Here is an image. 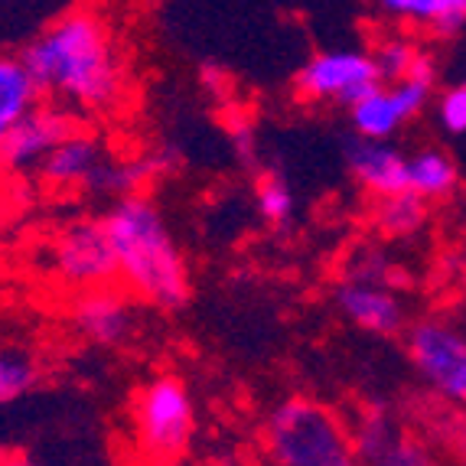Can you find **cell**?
I'll list each match as a JSON object with an SVG mask.
<instances>
[{"instance_id":"e0dca14e","label":"cell","mask_w":466,"mask_h":466,"mask_svg":"<svg viewBox=\"0 0 466 466\" xmlns=\"http://www.w3.org/2000/svg\"><path fill=\"white\" fill-rule=\"evenodd\" d=\"M375 66H379L381 82H398V78H437V63L431 59L420 43L411 36V30H395L385 39H379V46L372 49Z\"/></svg>"},{"instance_id":"52a82bcc","label":"cell","mask_w":466,"mask_h":466,"mask_svg":"<svg viewBox=\"0 0 466 466\" xmlns=\"http://www.w3.org/2000/svg\"><path fill=\"white\" fill-rule=\"evenodd\" d=\"M49 271L72 290L108 288L117 280V258L101 218H78L49 245Z\"/></svg>"},{"instance_id":"2e32d148","label":"cell","mask_w":466,"mask_h":466,"mask_svg":"<svg viewBox=\"0 0 466 466\" xmlns=\"http://www.w3.org/2000/svg\"><path fill=\"white\" fill-rule=\"evenodd\" d=\"M43 101L36 78L26 69L24 56L0 53V147L10 137L26 111H33Z\"/></svg>"},{"instance_id":"5b68a950","label":"cell","mask_w":466,"mask_h":466,"mask_svg":"<svg viewBox=\"0 0 466 466\" xmlns=\"http://www.w3.org/2000/svg\"><path fill=\"white\" fill-rule=\"evenodd\" d=\"M381 82L372 49H323L294 76V95L303 105H336L350 111Z\"/></svg>"},{"instance_id":"cb8c5ba5","label":"cell","mask_w":466,"mask_h":466,"mask_svg":"<svg viewBox=\"0 0 466 466\" xmlns=\"http://www.w3.org/2000/svg\"><path fill=\"white\" fill-rule=\"evenodd\" d=\"M235 147H238L241 160H245V164H251V157H255V144H251L248 131H235Z\"/></svg>"},{"instance_id":"9a60e30c","label":"cell","mask_w":466,"mask_h":466,"mask_svg":"<svg viewBox=\"0 0 466 466\" xmlns=\"http://www.w3.org/2000/svg\"><path fill=\"white\" fill-rule=\"evenodd\" d=\"M369 10L395 30L451 39L466 30V0H369Z\"/></svg>"},{"instance_id":"277c9868","label":"cell","mask_w":466,"mask_h":466,"mask_svg":"<svg viewBox=\"0 0 466 466\" xmlns=\"http://www.w3.org/2000/svg\"><path fill=\"white\" fill-rule=\"evenodd\" d=\"M196 434V408L179 375H157L131 404L134 453L150 463H177L189 453Z\"/></svg>"},{"instance_id":"4fadbf2b","label":"cell","mask_w":466,"mask_h":466,"mask_svg":"<svg viewBox=\"0 0 466 466\" xmlns=\"http://www.w3.org/2000/svg\"><path fill=\"white\" fill-rule=\"evenodd\" d=\"M108 157H111L108 147H105L95 134L78 131L76 127V131L39 164L36 177L43 179L49 189H56V193H88Z\"/></svg>"},{"instance_id":"44dd1931","label":"cell","mask_w":466,"mask_h":466,"mask_svg":"<svg viewBox=\"0 0 466 466\" xmlns=\"http://www.w3.org/2000/svg\"><path fill=\"white\" fill-rule=\"evenodd\" d=\"M255 206H258V216L265 218L268 226L274 228H288L297 216V196L290 189V183L280 173L268 170V173H258L255 179Z\"/></svg>"},{"instance_id":"ac0fdd59","label":"cell","mask_w":466,"mask_h":466,"mask_svg":"<svg viewBox=\"0 0 466 466\" xmlns=\"http://www.w3.org/2000/svg\"><path fill=\"white\" fill-rule=\"evenodd\" d=\"M408 189L420 199H447L457 189V164L443 147H418L408 154Z\"/></svg>"},{"instance_id":"7402d4cb","label":"cell","mask_w":466,"mask_h":466,"mask_svg":"<svg viewBox=\"0 0 466 466\" xmlns=\"http://www.w3.org/2000/svg\"><path fill=\"white\" fill-rule=\"evenodd\" d=\"M39 381V366L24 350H0V408L26 398Z\"/></svg>"},{"instance_id":"d6986e66","label":"cell","mask_w":466,"mask_h":466,"mask_svg":"<svg viewBox=\"0 0 466 466\" xmlns=\"http://www.w3.org/2000/svg\"><path fill=\"white\" fill-rule=\"evenodd\" d=\"M428 199H420L411 189H401L375 199L372 226L379 228L381 238H414L428 226Z\"/></svg>"},{"instance_id":"603a6c76","label":"cell","mask_w":466,"mask_h":466,"mask_svg":"<svg viewBox=\"0 0 466 466\" xmlns=\"http://www.w3.org/2000/svg\"><path fill=\"white\" fill-rule=\"evenodd\" d=\"M437 125L447 134H466V82L441 92V98H437Z\"/></svg>"},{"instance_id":"9c48e42d","label":"cell","mask_w":466,"mask_h":466,"mask_svg":"<svg viewBox=\"0 0 466 466\" xmlns=\"http://www.w3.org/2000/svg\"><path fill=\"white\" fill-rule=\"evenodd\" d=\"M76 131V115L63 105H43L26 111L24 121L10 131V137L0 147V170L14 177H30L39 170V164Z\"/></svg>"},{"instance_id":"3957f363","label":"cell","mask_w":466,"mask_h":466,"mask_svg":"<svg viewBox=\"0 0 466 466\" xmlns=\"http://www.w3.org/2000/svg\"><path fill=\"white\" fill-rule=\"evenodd\" d=\"M268 460L280 466L356 463L352 428L333 408L313 398H284L265 420Z\"/></svg>"},{"instance_id":"ba28073f","label":"cell","mask_w":466,"mask_h":466,"mask_svg":"<svg viewBox=\"0 0 466 466\" xmlns=\"http://www.w3.org/2000/svg\"><path fill=\"white\" fill-rule=\"evenodd\" d=\"M434 82L437 78H424V76L398 78V82H379L366 98L356 101L350 108L352 134L395 140L431 105Z\"/></svg>"},{"instance_id":"d4e9b609","label":"cell","mask_w":466,"mask_h":466,"mask_svg":"<svg viewBox=\"0 0 466 466\" xmlns=\"http://www.w3.org/2000/svg\"><path fill=\"white\" fill-rule=\"evenodd\" d=\"M0 463H7V457H4V453H0Z\"/></svg>"},{"instance_id":"6da1fadb","label":"cell","mask_w":466,"mask_h":466,"mask_svg":"<svg viewBox=\"0 0 466 466\" xmlns=\"http://www.w3.org/2000/svg\"><path fill=\"white\" fill-rule=\"evenodd\" d=\"M24 63L46 101L72 115H105L125 98L127 72L111 30L92 10H69L24 46Z\"/></svg>"},{"instance_id":"5bb4252c","label":"cell","mask_w":466,"mask_h":466,"mask_svg":"<svg viewBox=\"0 0 466 466\" xmlns=\"http://www.w3.org/2000/svg\"><path fill=\"white\" fill-rule=\"evenodd\" d=\"M72 323L88 342L95 346H125L134 336L137 327V317H134V307L125 294L108 288H95V290H82L72 307Z\"/></svg>"},{"instance_id":"7a4b0ae2","label":"cell","mask_w":466,"mask_h":466,"mask_svg":"<svg viewBox=\"0 0 466 466\" xmlns=\"http://www.w3.org/2000/svg\"><path fill=\"white\" fill-rule=\"evenodd\" d=\"M117 258V280L157 310H179L189 300V265L167 216L147 196H121L101 216Z\"/></svg>"},{"instance_id":"7c38bea8","label":"cell","mask_w":466,"mask_h":466,"mask_svg":"<svg viewBox=\"0 0 466 466\" xmlns=\"http://www.w3.org/2000/svg\"><path fill=\"white\" fill-rule=\"evenodd\" d=\"M342 154H346L350 177L375 199L408 189V154L398 147L395 140L352 134Z\"/></svg>"},{"instance_id":"8fae6325","label":"cell","mask_w":466,"mask_h":466,"mask_svg":"<svg viewBox=\"0 0 466 466\" xmlns=\"http://www.w3.org/2000/svg\"><path fill=\"white\" fill-rule=\"evenodd\" d=\"M352 443H356V460L381 466H424L434 460V453L401 428V420L389 414L385 408L366 411L352 428Z\"/></svg>"},{"instance_id":"ffe728a7","label":"cell","mask_w":466,"mask_h":466,"mask_svg":"<svg viewBox=\"0 0 466 466\" xmlns=\"http://www.w3.org/2000/svg\"><path fill=\"white\" fill-rule=\"evenodd\" d=\"M160 170H164V160H157V157H137V160H115V157H108L88 193L105 196L111 202L121 199V196H137Z\"/></svg>"},{"instance_id":"8992f818","label":"cell","mask_w":466,"mask_h":466,"mask_svg":"<svg viewBox=\"0 0 466 466\" xmlns=\"http://www.w3.org/2000/svg\"><path fill=\"white\" fill-rule=\"evenodd\" d=\"M408 359L414 372L443 401L466 408V333L447 319H420L408 327Z\"/></svg>"},{"instance_id":"30bf717a","label":"cell","mask_w":466,"mask_h":466,"mask_svg":"<svg viewBox=\"0 0 466 466\" xmlns=\"http://www.w3.org/2000/svg\"><path fill=\"white\" fill-rule=\"evenodd\" d=\"M336 310L342 313L346 323L375 336H398L408 327V307L389 280L350 274L336 288Z\"/></svg>"}]
</instances>
